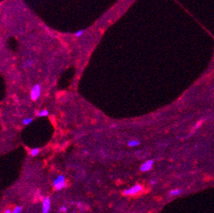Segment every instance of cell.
<instances>
[{
    "label": "cell",
    "instance_id": "cell-12",
    "mask_svg": "<svg viewBox=\"0 0 214 213\" xmlns=\"http://www.w3.org/2000/svg\"><path fill=\"white\" fill-rule=\"evenodd\" d=\"M32 64H33V61L32 60H26L25 63V64H24V67L26 68L27 66H31Z\"/></svg>",
    "mask_w": 214,
    "mask_h": 213
},
{
    "label": "cell",
    "instance_id": "cell-4",
    "mask_svg": "<svg viewBox=\"0 0 214 213\" xmlns=\"http://www.w3.org/2000/svg\"><path fill=\"white\" fill-rule=\"evenodd\" d=\"M153 164H154V160H153V159H150V160L145 161L143 165H141L140 170H141L142 172L149 171L150 170H152V168H153Z\"/></svg>",
    "mask_w": 214,
    "mask_h": 213
},
{
    "label": "cell",
    "instance_id": "cell-13",
    "mask_svg": "<svg viewBox=\"0 0 214 213\" xmlns=\"http://www.w3.org/2000/svg\"><path fill=\"white\" fill-rule=\"evenodd\" d=\"M21 212H22V207H21V206H17V207H15V209L13 210V212H12L20 213Z\"/></svg>",
    "mask_w": 214,
    "mask_h": 213
},
{
    "label": "cell",
    "instance_id": "cell-8",
    "mask_svg": "<svg viewBox=\"0 0 214 213\" xmlns=\"http://www.w3.org/2000/svg\"><path fill=\"white\" fill-rule=\"evenodd\" d=\"M40 152V149L39 148H33L30 151V155L32 157H35V156H38V153Z\"/></svg>",
    "mask_w": 214,
    "mask_h": 213
},
{
    "label": "cell",
    "instance_id": "cell-1",
    "mask_svg": "<svg viewBox=\"0 0 214 213\" xmlns=\"http://www.w3.org/2000/svg\"><path fill=\"white\" fill-rule=\"evenodd\" d=\"M143 191V186L140 184H136L129 189H126L123 191V194L124 196H135L138 193H140Z\"/></svg>",
    "mask_w": 214,
    "mask_h": 213
},
{
    "label": "cell",
    "instance_id": "cell-10",
    "mask_svg": "<svg viewBox=\"0 0 214 213\" xmlns=\"http://www.w3.org/2000/svg\"><path fill=\"white\" fill-rule=\"evenodd\" d=\"M85 33V30H77V32L74 33V36L76 37V38H80L81 36H83V34Z\"/></svg>",
    "mask_w": 214,
    "mask_h": 213
},
{
    "label": "cell",
    "instance_id": "cell-15",
    "mask_svg": "<svg viewBox=\"0 0 214 213\" xmlns=\"http://www.w3.org/2000/svg\"><path fill=\"white\" fill-rule=\"evenodd\" d=\"M201 124H202V121H199V123H198L196 124V126H195V129H198V128H199V127L200 126V125H201Z\"/></svg>",
    "mask_w": 214,
    "mask_h": 213
},
{
    "label": "cell",
    "instance_id": "cell-17",
    "mask_svg": "<svg viewBox=\"0 0 214 213\" xmlns=\"http://www.w3.org/2000/svg\"><path fill=\"white\" fill-rule=\"evenodd\" d=\"M4 213H11V212H12L11 210H5V211H4Z\"/></svg>",
    "mask_w": 214,
    "mask_h": 213
},
{
    "label": "cell",
    "instance_id": "cell-7",
    "mask_svg": "<svg viewBox=\"0 0 214 213\" xmlns=\"http://www.w3.org/2000/svg\"><path fill=\"white\" fill-rule=\"evenodd\" d=\"M181 193V190H179V189H174V190H171V191H170V196H172V197H174V196H178V195H179Z\"/></svg>",
    "mask_w": 214,
    "mask_h": 213
},
{
    "label": "cell",
    "instance_id": "cell-2",
    "mask_svg": "<svg viewBox=\"0 0 214 213\" xmlns=\"http://www.w3.org/2000/svg\"><path fill=\"white\" fill-rule=\"evenodd\" d=\"M66 186V183H65V178L63 175L58 176L54 180H53V187L55 188L56 191H61L62 189H64Z\"/></svg>",
    "mask_w": 214,
    "mask_h": 213
},
{
    "label": "cell",
    "instance_id": "cell-3",
    "mask_svg": "<svg viewBox=\"0 0 214 213\" xmlns=\"http://www.w3.org/2000/svg\"><path fill=\"white\" fill-rule=\"evenodd\" d=\"M40 94H41V87L39 84H35L31 91V100L33 101H36L38 100V98L40 97Z\"/></svg>",
    "mask_w": 214,
    "mask_h": 213
},
{
    "label": "cell",
    "instance_id": "cell-11",
    "mask_svg": "<svg viewBox=\"0 0 214 213\" xmlns=\"http://www.w3.org/2000/svg\"><path fill=\"white\" fill-rule=\"evenodd\" d=\"M32 118H25V119H23V123L24 124H25V125H27V124H30L31 122H32Z\"/></svg>",
    "mask_w": 214,
    "mask_h": 213
},
{
    "label": "cell",
    "instance_id": "cell-9",
    "mask_svg": "<svg viewBox=\"0 0 214 213\" xmlns=\"http://www.w3.org/2000/svg\"><path fill=\"white\" fill-rule=\"evenodd\" d=\"M38 117H46L49 115V111L47 110H42L38 113Z\"/></svg>",
    "mask_w": 214,
    "mask_h": 213
},
{
    "label": "cell",
    "instance_id": "cell-6",
    "mask_svg": "<svg viewBox=\"0 0 214 213\" xmlns=\"http://www.w3.org/2000/svg\"><path fill=\"white\" fill-rule=\"evenodd\" d=\"M139 144H140V142L138 140H131L128 142V146H130V147H135Z\"/></svg>",
    "mask_w": 214,
    "mask_h": 213
},
{
    "label": "cell",
    "instance_id": "cell-14",
    "mask_svg": "<svg viewBox=\"0 0 214 213\" xmlns=\"http://www.w3.org/2000/svg\"><path fill=\"white\" fill-rule=\"evenodd\" d=\"M67 212V208L65 206H61L59 208V212Z\"/></svg>",
    "mask_w": 214,
    "mask_h": 213
},
{
    "label": "cell",
    "instance_id": "cell-16",
    "mask_svg": "<svg viewBox=\"0 0 214 213\" xmlns=\"http://www.w3.org/2000/svg\"><path fill=\"white\" fill-rule=\"evenodd\" d=\"M156 183V179H152L151 181H150V184H152V185H153L154 183Z\"/></svg>",
    "mask_w": 214,
    "mask_h": 213
},
{
    "label": "cell",
    "instance_id": "cell-5",
    "mask_svg": "<svg viewBox=\"0 0 214 213\" xmlns=\"http://www.w3.org/2000/svg\"><path fill=\"white\" fill-rule=\"evenodd\" d=\"M50 211H51V199L50 198H46L43 200L42 212L44 213H48Z\"/></svg>",
    "mask_w": 214,
    "mask_h": 213
}]
</instances>
